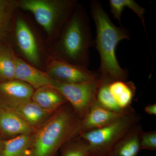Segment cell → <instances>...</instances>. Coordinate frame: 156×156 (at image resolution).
<instances>
[{"label": "cell", "instance_id": "1", "mask_svg": "<svg viewBox=\"0 0 156 156\" xmlns=\"http://www.w3.org/2000/svg\"><path fill=\"white\" fill-rule=\"evenodd\" d=\"M90 13L96 27L94 46L100 57V66L98 70L99 77L109 83L127 81L128 72L120 66L115 52L121 41L130 39V33L123 27H117L112 22L98 1L91 2Z\"/></svg>", "mask_w": 156, "mask_h": 156}, {"label": "cell", "instance_id": "2", "mask_svg": "<svg viewBox=\"0 0 156 156\" xmlns=\"http://www.w3.org/2000/svg\"><path fill=\"white\" fill-rule=\"evenodd\" d=\"M81 119L67 103L35 133L31 156H56L65 144L79 136Z\"/></svg>", "mask_w": 156, "mask_h": 156}, {"label": "cell", "instance_id": "3", "mask_svg": "<svg viewBox=\"0 0 156 156\" xmlns=\"http://www.w3.org/2000/svg\"><path fill=\"white\" fill-rule=\"evenodd\" d=\"M94 45L87 11L83 6L78 5L65 23L56 48L57 56L88 68L89 50Z\"/></svg>", "mask_w": 156, "mask_h": 156}, {"label": "cell", "instance_id": "4", "mask_svg": "<svg viewBox=\"0 0 156 156\" xmlns=\"http://www.w3.org/2000/svg\"><path fill=\"white\" fill-rule=\"evenodd\" d=\"M19 8L30 12L49 35L66 23L77 5L73 0H21Z\"/></svg>", "mask_w": 156, "mask_h": 156}, {"label": "cell", "instance_id": "5", "mask_svg": "<svg viewBox=\"0 0 156 156\" xmlns=\"http://www.w3.org/2000/svg\"><path fill=\"white\" fill-rule=\"evenodd\" d=\"M140 120V117L134 110L111 125L84 132L79 136L88 143L89 156H108L116 144Z\"/></svg>", "mask_w": 156, "mask_h": 156}, {"label": "cell", "instance_id": "6", "mask_svg": "<svg viewBox=\"0 0 156 156\" xmlns=\"http://www.w3.org/2000/svg\"><path fill=\"white\" fill-rule=\"evenodd\" d=\"M101 83L100 77L82 83H66L53 80L52 87L64 96L82 120L96 101L98 90Z\"/></svg>", "mask_w": 156, "mask_h": 156}, {"label": "cell", "instance_id": "7", "mask_svg": "<svg viewBox=\"0 0 156 156\" xmlns=\"http://www.w3.org/2000/svg\"><path fill=\"white\" fill-rule=\"evenodd\" d=\"M46 73L51 79L66 83H82L95 80L99 77L98 71L70 63L55 56L47 65Z\"/></svg>", "mask_w": 156, "mask_h": 156}, {"label": "cell", "instance_id": "8", "mask_svg": "<svg viewBox=\"0 0 156 156\" xmlns=\"http://www.w3.org/2000/svg\"><path fill=\"white\" fill-rule=\"evenodd\" d=\"M15 43L19 52L30 64L36 66L41 65V56L35 36L27 23L18 17L14 28Z\"/></svg>", "mask_w": 156, "mask_h": 156}, {"label": "cell", "instance_id": "9", "mask_svg": "<svg viewBox=\"0 0 156 156\" xmlns=\"http://www.w3.org/2000/svg\"><path fill=\"white\" fill-rule=\"evenodd\" d=\"M134 111L133 109L126 112L112 111L101 106L95 101L87 115L81 120L80 134L111 125Z\"/></svg>", "mask_w": 156, "mask_h": 156}, {"label": "cell", "instance_id": "10", "mask_svg": "<svg viewBox=\"0 0 156 156\" xmlns=\"http://www.w3.org/2000/svg\"><path fill=\"white\" fill-rule=\"evenodd\" d=\"M34 89L29 84L14 80L0 83V102L9 108L31 100Z\"/></svg>", "mask_w": 156, "mask_h": 156}, {"label": "cell", "instance_id": "11", "mask_svg": "<svg viewBox=\"0 0 156 156\" xmlns=\"http://www.w3.org/2000/svg\"><path fill=\"white\" fill-rule=\"evenodd\" d=\"M37 131L11 108L0 102V135L4 140Z\"/></svg>", "mask_w": 156, "mask_h": 156}, {"label": "cell", "instance_id": "12", "mask_svg": "<svg viewBox=\"0 0 156 156\" xmlns=\"http://www.w3.org/2000/svg\"><path fill=\"white\" fill-rule=\"evenodd\" d=\"M15 79L22 81L37 89L45 86L52 87L53 79L46 73L37 69L17 56L16 59Z\"/></svg>", "mask_w": 156, "mask_h": 156}, {"label": "cell", "instance_id": "13", "mask_svg": "<svg viewBox=\"0 0 156 156\" xmlns=\"http://www.w3.org/2000/svg\"><path fill=\"white\" fill-rule=\"evenodd\" d=\"M9 108L29 126L37 130L44 125L54 113L43 109L32 100Z\"/></svg>", "mask_w": 156, "mask_h": 156}, {"label": "cell", "instance_id": "14", "mask_svg": "<svg viewBox=\"0 0 156 156\" xmlns=\"http://www.w3.org/2000/svg\"><path fill=\"white\" fill-rule=\"evenodd\" d=\"M143 129L136 124L116 144L108 156H137L141 151L140 136Z\"/></svg>", "mask_w": 156, "mask_h": 156}, {"label": "cell", "instance_id": "15", "mask_svg": "<svg viewBox=\"0 0 156 156\" xmlns=\"http://www.w3.org/2000/svg\"><path fill=\"white\" fill-rule=\"evenodd\" d=\"M31 100L43 109L53 113L68 103L58 90L50 86L36 89Z\"/></svg>", "mask_w": 156, "mask_h": 156}, {"label": "cell", "instance_id": "16", "mask_svg": "<svg viewBox=\"0 0 156 156\" xmlns=\"http://www.w3.org/2000/svg\"><path fill=\"white\" fill-rule=\"evenodd\" d=\"M35 132L21 134L4 140L3 156H31Z\"/></svg>", "mask_w": 156, "mask_h": 156}, {"label": "cell", "instance_id": "17", "mask_svg": "<svg viewBox=\"0 0 156 156\" xmlns=\"http://www.w3.org/2000/svg\"><path fill=\"white\" fill-rule=\"evenodd\" d=\"M16 58L10 45L0 46V83L15 80Z\"/></svg>", "mask_w": 156, "mask_h": 156}, {"label": "cell", "instance_id": "18", "mask_svg": "<svg viewBox=\"0 0 156 156\" xmlns=\"http://www.w3.org/2000/svg\"><path fill=\"white\" fill-rule=\"evenodd\" d=\"M18 8V1L0 0V46L5 44L9 35L13 15Z\"/></svg>", "mask_w": 156, "mask_h": 156}, {"label": "cell", "instance_id": "19", "mask_svg": "<svg viewBox=\"0 0 156 156\" xmlns=\"http://www.w3.org/2000/svg\"><path fill=\"white\" fill-rule=\"evenodd\" d=\"M109 6L114 17L121 22V16L125 8L131 9L138 16L146 31L144 13L145 9L134 0H110Z\"/></svg>", "mask_w": 156, "mask_h": 156}, {"label": "cell", "instance_id": "20", "mask_svg": "<svg viewBox=\"0 0 156 156\" xmlns=\"http://www.w3.org/2000/svg\"><path fill=\"white\" fill-rule=\"evenodd\" d=\"M60 150L61 156H89L88 143L79 136L65 144Z\"/></svg>", "mask_w": 156, "mask_h": 156}, {"label": "cell", "instance_id": "21", "mask_svg": "<svg viewBox=\"0 0 156 156\" xmlns=\"http://www.w3.org/2000/svg\"><path fill=\"white\" fill-rule=\"evenodd\" d=\"M110 83L101 80V84L96 95V102L105 108L117 112H126L133 110L132 109L128 111H124L119 108L109 90L108 85Z\"/></svg>", "mask_w": 156, "mask_h": 156}, {"label": "cell", "instance_id": "22", "mask_svg": "<svg viewBox=\"0 0 156 156\" xmlns=\"http://www.w3.org/2000/svg\"><path fill=\"white\" fill-rule=\"evenodd\" d=\"M135 92L136 87L134 83L131 81H127L125 88L114 98L117 105L121 110L128 111L133 109L131 105Z\"/></svg>", "mask_w": 156, "mask_h": 156}, {"label": "cell", "instance_id": "23", "mask_svg": "<svg viewBox=\"0 0 156 156\" xmlns=\"http://www.w3.org/2000/svg\"><path fill=\"white\" fill-rule=\"evenodd\" d=\"M140 150H156V131H141L140 136Z\"/></svg>", "mask_w": 156, "mask_h": 156}, {"label": "cell", "instance_id": "24", "mask_svg": "<svg viewBox=\"0 0 156 156\" xmlns=\"http://www.w3.org/2000/svg\"><path fill=\"white\" fill-rule=\"evenodd\" d=\"M144 111L147 114L151 115H156V103L153 104H149L145 107Z\"/></svg>", "mask_w": 156, "mask_h": 156}, {"label": "cell", "instance_id": "25", "mask_svg": "<svg viewBox=\"0 0 156 156\" xmlns=\"http://www.w3.org/2000/svg\"><path fill=\"white\" fill-rule=\"evenodd\" d=\"M4 149V140L0 135V156H3Z\"/></svg>", "mask_w": 156, "mask_h": 156}]
</instances>
